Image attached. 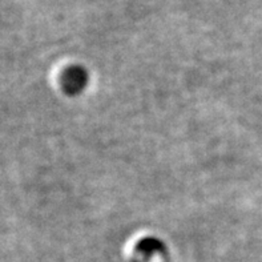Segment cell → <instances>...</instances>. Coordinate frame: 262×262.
<instances>
[{
  "mask_svg": "<svg viewBox=\"0 0 262 262\" xmlns=\"http://www.w3.org/2000/svg\"><path fill=\"white\" fill-rule=\"evenodd\" d=\"M86 83V73L83 68L72 67L66 71L63 75V86L67 93L75 95L83 90Z\"/></svg>",
  "mask_w": 262,
  "mask_h": 262,
  "instance_id": "cell-1",
  "label": "cell"
}]
</instances>
